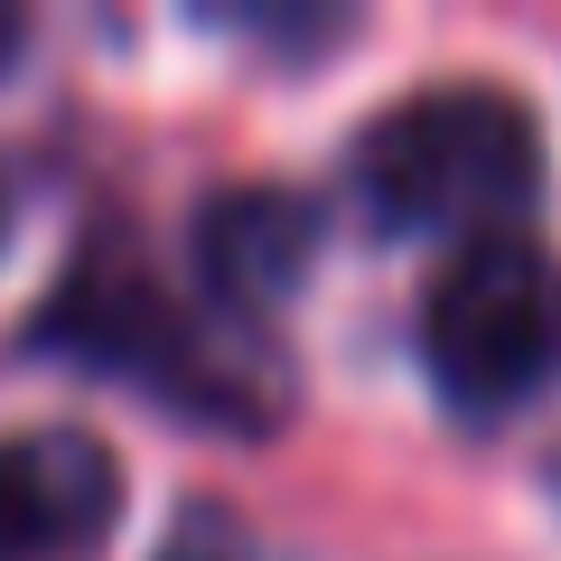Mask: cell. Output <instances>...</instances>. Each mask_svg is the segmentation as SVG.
I'll list each match as a JSON object with an SVG mask.
<instances>
[{"label": "cell", "mask_w": 561, "mask_h": 561, "mask_svg": "<svg viewBox=\"0 0 561 561\" xmlns=\"http://www.w3.org/2000/svg\"><path fill=\"white\" fill-rule=\"evenodd\" d=\"M542 187V131L496 84H431L365 122L356 197L383 234H505L524 197Z\"/></svg>", "instance_id": "obj_1"}, {"label": "cell", "mask_w": 561, "mask_h": 561, "mask_svg": "<svg viewBox=\"0 0 561 561\" xmlns=\"http://www.w3.org/2000/svg\"><path fill=\"white\" fill-rule=\"evenodd\" d=\"M421 356L459 412H515L561 365V262L534 234H478L421 300Z\"/></svg>", "instance_id": "obj_2"}, {"label": "cell", "mask_w": 561, "mask_h": 561, "mask_svg": "<svg viewBox=\"0 0 561 561\" xmlns=\"http://www.w3.org/2000/svg\"><path fill=\"white\" fill-rule=\"evenodd\" d=\"M38 337L66 346V356H84V365H103V375L160 383L187 412H234V383H225L216 346H206L197 328L160 300V280L131 272V262H84L57 300H47Z\"/></svg>", "instance_id": "obj_3"}, {"label": "cell", "mask_w": 561, "mask_h": 561, "mask_svg": "<svg viewBox=\"0 0 561 561\" xmlns=\"http://www.w3.org/2000/svg\"><path fill=\"white\" fill-rule=\"evenodd\" d=\"M20 47H28V20H20V10H0V76H10V57H20Z\"/></svg>", "instance_id": "obj_7"}, {"label": "cell", "mask_w": 561, "mask_h": 561, "mask_svg": "<svg viewBox=\"0 0 561 561\" xmlns=\"http://www.w3.org/2000/svg\"><path fill=\"white\" fill-rule=\"evenodd\" d=\"M319 262V206L290 187H225L197 216V272L225 309H272L290 300Z\"/></svg>", "instance_id": "obj_5"}, {"label": "cell", "mask_w": 561, "mask_h": 561, "mask_svg": "<svg viewBox=\"0 0 561 561\" xmlns=\"http://www.w3.org/2000/svg\"><path fill=\"white\" fill-rule=\"evenodd\" d=\"M160 561H262V542L243 534V524L225 515V505H187V515L169 524Z\"/></svg>", "instance_id": "obj_6"}, {"label": "cell", "mask_w": 561, "mask_h": 561, "mask_svg": "<svg viewBox=\"0 0 561 561\" xmlns=\"http://www.w3.org/2000/svg\"><path fill=\"white\" fill-rule=\"evenodd\" d=\"M122 505V468L94 431H10L0 440V561H76Z\"/></svg>", "instance_id": "obj_4"}, {"label": "cell", "mask_w": 561, "mask_h": 561, "mask_svg": "<svg viewBox=\"0 0 561 561\" xmlns=\"http://www.w3.org/2000/svg\"><path fill=\"white\" fill-rule=\"evenodd\" d=\"M0 225H10V197H0Z\"/></svg>", "instance_id": "obj_8"}]
</instances>
